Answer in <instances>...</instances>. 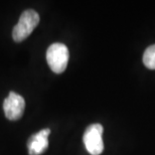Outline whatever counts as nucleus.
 Instances as JSON below:
<instances>
[{
    "label": "nucleus",
    "instance_id": "1",
    "mask_svg": "<svg viewBox=\"0 0 155 155\" xmlns=\"http://www.w3.org/2000/svg\"><path fill=\"white\" fill-rule=\"evenodd\" d=\"M39 23V15L36 11L28 9L22 12L18 23L14 26L12 38L14 41L21 42L30 35L38 24Z\"/></svg>",
    "mask_w": 155,
    "mask_h": 155
},
{
    "label": "nucleus",
    "instance_id": "2",
    "mask_svg": "<svg viewBox=\"0 0 155 155\" xmlns=\"http://www.w3.org/2000/svg\"><path fill=\"white\" fill-rule=\"evenodd\" d=\"M69 58V48L64 43H52L46 51V61L51 70L55 74H61L66 71Z\"/></svg>",
    "mask_w": 155,
    "mask_h": 155
},
{
    "label": "nucleus",
    "instance_id": "3",
    "mask_svg": "<svg viewBox=\"0 0 155 155\" xmlns=\"http://www.w3.org/2000/svg\"><path fill=\"white\" fill-rule=\"evenodd\" d=\"M104 128L101 124H92L86 129L83 141L87 151L91 155H100L104 150L103 142Z\"/></svg>",
    "mask_w": 155,
    "mask_h": 155
},
{
    "label": "nucleus",
    "instance_id": "4",
    "mask_svg": "<svg viewBox=\"0 0 155 155\" xmlns=\"http://www.w3.org/2000/svg\"><path fill=\"white\" fill-rule=\"evenodd\" d=\"M25 108V101L22 96L10 92L3 103V111L8 120L15 121L22 117Z\"/></svg>",
    "mask_w": 155,
    "mask_h": 155
},
{
    "label": "nucleus",
    "instance_id": "5",
    "mask_svg": "<svg viewBox=\"0 0 155 155\" xmlns=\"http://www.w3.org/2000/svg\"><path fill=\"white\" fill-rule=\"evenodd\" d=\"M51 129L45 128L31 135L27 141V149L29 155H40L45 152L48 147V136Z\"/></svg>",
    "mask_w": 155,
    "mask_h": 155
},
{
    "label": "nucleus",
    "instance_id": "6",
    "mask_svg": "<svg viewBox=\"0 0 155 155\" xmlns=\"http://www.w3.org/2000/svg\"><path fill=\"white\" fill-rule=\"evenodd\" d=\"M143 64L149 70H155V45H150L144 51Z\"/></svg>",
    "mask_w": 155,
    "mask_h": 155
}]
</instances>
